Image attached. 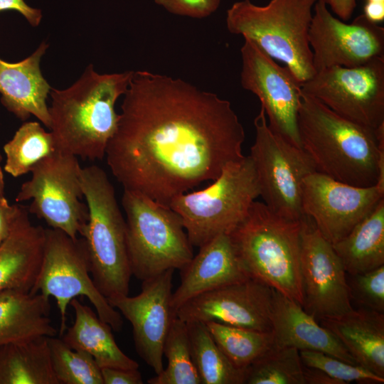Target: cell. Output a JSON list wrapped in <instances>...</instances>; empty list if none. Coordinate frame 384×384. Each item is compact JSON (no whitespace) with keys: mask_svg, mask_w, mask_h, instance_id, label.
Instances as JSON below:
<instances>
[{"mask_svg":"<svg viewBox=\"0 0 384 384\" xmlns=\"http://www.w3.org/2000/svg\"><path fill=\"white\" fill-rule=\"evenodd\" d=\"M121 111L107 165L124 190L162 205L244 156L230 102L182 79L134 71Z\"/></svg>","mask_w":384,"mask_h":384,"instance_id":"cell-1","label":"cell"},{"mask_svg":"<svg viewBox=\"0 0 384 384\" xmlns=\"http://www.w3.org/2000/svg\"><path fill=\"white\" fill-rule=\"evenodd\" d=\"M298 129L316 171L359 187L384 178V127L355 123L302 93Z\"/></svg>","mask_w":384,"mask_h":384,"instance_id":"cell-2","label":"cell"},{"mask_svg":"<svg viewBox=\"0 0 384 384\" xmlns=\"http://www.w3.org/2000/svg\"><path fill=\"white\" fill-rule=\"evenodd\" d=\"M134 71L100 74L89 65L70 87H51L50 133L57 151L101 160L119 119L114 110Z\"/></svg>","mask_w":384,"mask_h":384,"instance_id":"cell-3","label":"cell"},{"mask_svg":"<svg viewBox=\"0 0 384 384\" xmlns=\"http://www.w3.org/2000/svg\"><path fill=\"white\" fill-rule=\"evenodd\" d=\"M303 220V219H302ZM282 218L254 201L245 218L229 234L248 277L263 282L302 306V222Z\"/></svg>","mask_w":384,"mask_h":384,"instance_id":"cell-4","label":"cell"},{"mask_svg":"<svg viewBox=\"0 0 384 384\" xmlns=\"http://www.w3.org/2000/svg\"><path fill=\"white\" fill-rule=\"evenodd\" d=\"M83 196L88 208L85 240L93 282L107 299L129 295L132 276L126 221L105 171L96 165L82 168Z\"/></svg>","mask_w":384,"mask_h":384,"instance_id":"cell-5","label":"cell"},{"mask_svg":"<svg viewBox=\"0 0 384 384\" xmlns=\"http://www.w3.org/2000/svg\"><path fill=\"white\" fill-rule=\"evenodd\" d=\"M316 1L270 0L265 6L236 1L227 10L226 27L282 62L302 84L316 73L308 35Z\"/></svg>","mask_w":384,"mask_h":384,"instance_id":"cell-6","label":"cell"},{"mask_svg":"<svg viewBox=\"0 0 384 384\" xmlns=\"http://www.w3.org/2000/svg\"><path fill=\"white\" fill-rule=\"evenodd\" d=\"M208 187L173 198L169 207L181 218L192 246L230 234L247 216L260 196L256 171L250 156L228 164Z\"/></svg>","mask_w":384,"mask_h":384,"instance_id":"cell-7","label":"cell"},{"mask_svg":"<svg viewBox=\"0 0 384 384\" xmlns=\"http://www.w3.org/2000/svg\"><path fill=\"white\" fill-rule=\"evenodd\" d=\"M127 243L132 276L142 281L168 270H181L193 258L181 218L170 207L124 190Z\"/></svg>","mask_w":384,"mask_h":384,"instance_id":"cell-8","label":"cell"},{"mask_svg":"<svg viewBox=\"0 0 384 384\" xmlns=\"http://www.w3.org/2000/svg\"><path fill=\"white\" fill-rule=\"evenodd\" d=\"M31 292L55 299L61 336L67 328L68 306L78 297L87 298L99 318L113 331L122 329V316L110 304L93 282L82 238L74 239L60 230L46 228L42 263Z\"/></svg>","mask_w":384,"mask_h":384,"instance_id":"cell-9","label":"cell"},{"mask_svg":"<svg viewBox=\"0 0 384 384\" xmlns=\"http://www.w3.org/2000/svg\"><path fill=\"white\" fill-rule=\"evenodd\" d=\"M255 139L249 155L260 186V196L274 213L295 221L305 215L302 204L304 179L316 171L310 156L269 127L264 109L254 119Z\"/></svg>","mask_w":384,"mask_h":384,"instance_id":"cell-10","label":"cell"},{"mask_svg":"<svg viewBox=\"0 0 384 384\" xmlns=\"http://www.w3.org/2000/svg\"><path fill=\"white\" fill-rule=\"evenodd\" d=\"M81 169L77 156L55 151L35 165L15 201L32 200L27 206L29 213L76 239L82 236L89 216L87 203L81 201Z\"/></svg>","mask_w":384,"mask_h":384,"instance_id":"cell-11","label":"cell"},{"mask_svg":"<svg viewBox=\"0 0 384 384\" xmlns=\"http://www.w3.org/2000/svg\"><path fill=\"white\" fill-rule=\"evenodd\" d=\"M302 92L355 123L384 127V56L357 67L322 69L302 84Z\"/></svg>","mask_w":384,"mask_h":384,"instance_id":"cell-12","label":"cell"},{"mask_svg":"<svg viewBox=\"0 0 384 384\" xmlns=\"http://www.w3.org/2000/svg\"><path fill=\"white\" fill-rule=\"evenodd\" d=\"M244 40L240 49L242 87L258 97L270 128L302 148L298 129L302 83L287 66L279 65L255 43Z\"/></svg>","mask_w":384,"mask_h":384,"instance_id":"cell-13","label":"cell"},{"mask_svg":"<svg viewBox=\"0 0 384 384\" xmlns=\"http://www.w3.org/2000/svg\"><path fill=\"white\" fill-rule=\"evenodd\" d=\"M300 270L302 307L316 320L336 318L353 310L346 272L332 244L306 215L302 222Z\"/></svg>","mask_w":384,"mask_h":384,"instance_id":"cell-14","label":"cell"},{"mask_svg":"<svg viewBox=\"0 0 384 384\" xmlns=\"http://www.w3.org/2000/svg\"><path fill=\"white\" fill-rule=\"evenodd\" d=\"M383 199L384 178L374 186L359 187L314 171L303 181V212L331 244L346 236Z\"/></svg>","mask_w":384,"mask_h":384,"instance_id":"cell-15","label":"cell"},{"mask_svg":"<svg viewBox=\"0 0 384 384\" xmlns=\"http://www.w3.org/2000/svg\"><path fill=\"white\" fill-rule=\"evenodd\" d=\"M308 38L316 72L332 66L357 67L384 56L383 27L363 14L346 23L321 0L314 6Z\"/></svg>","mask_w":384,"mask_h":384,"instance_id":"cell-16","label":"cell"},{"mask_svg":"<svg viewBox=\"0 0 384 384\" xmlns=\"http://www.w3.org/2000/svg\"><path fill=\"white\" fill-rule=\"evenodd\" d=\"M168 270L142 281L141 292L107 299L132 326L135 349L156 375L164 370L163 347L176 313L172 308V278Z\"/></svg>","mask_w":384,"mask_h":384,"instance_id":"cell-17","label":"cell"},{"mask_svg":"<svg viewBox=\"0 0 384 384\" xmlns=\"http://www.w3.org/2000/svg\"><path fill=\"white\" fill-rule=\"evenodd\" d=\"M272 299V288L248 277L190 299L176 316L185 322L215 321L270 332Z\"/></svg>","mask_w":384,"mask_h":384,"instance_id":"cell-18","label":"cell"},{"mask_svg":"<svg viewBox=\"0 0 384 384\" xmlns=\"http://www.w3.org/2000/svg\"><path fill=\"white\" fill-rule=\"evenodd\" d=\"M199 248L180 270L181 282L171 299L176 313L200 294L250 277L239 262L229 234H220Z\"/></svg>","mask_w":384,"mask_h":384,"instance_id":"cell-19","label":"cell"},{"mask_svg":"<svg viewBox=\"0 0 384 384\" xmlns=\"http://www.w3.org/2000/svg\"><path fill=\"white\" fill-rule=\"evenodd\" d=\"M271 321L275 346L319 351L356 364L331 331L299 304L273 289Z\"/></svg>","mask_w":384,"mask_h":384,"instance_id":"cell-20","label":"cell"},{"mask_svg":"<svg viewBox=\"0 0 384 384\" xmlns=\"http://www.w3.org/2000/svg\"><path fill=\"white\" fill-rule=\"evenodd\" d=\"M48 48V44L42 42L31 55L16 63L0 58V93L1 104L17 118L25 121L32 114L49 129L46 99L51 87L40 69Z\"/></svg>","mask_w":384,"mask_h":384,"instance_id":"cell-21","label":"cell"},{"mask_svg":"<svg viewBox=\"0 0 384 384\" xmlns=\"http://www.w3.org/2000/svg\"><path fill=\"white\" fill-rule=\"evenodd\" d=\"M28 206L20 204L9 235L0 245V292H31L42 263L45 230L29 218Z\"/></svg>","mask_w":384,"mask_h":384,"instance_id":"cell-22","label":"cell"},{"mask_svg":"<svg viewBox=\"0 0 384 384\" xmlns=\"http://www.w3.org/2000/svg\"><path fill=\"white\" fill-rule=\"evenodd\" d=\"M343 345L356 364L384 377V313L362 307L321 320Z\"/></svg>","mask_w":384,"mask_h":384,"instance_id":"cell-23","label":"cell"},{"mask_svg":"<svg viewBox=\"0 0 384 384\" xmlns=\"http://www.w3.org/2000/svg\"><path fill=\"white\" fill-rule=\"evenodd\" d=\"M49 298L18 289L0 292V347L39 337L55 336Z\"/></svg>","mask_w":384,"mask_h":384,"instance_id":"cell-24","label":"cell"},{"mask_svg":"<svg viewBox=\"0 0 384 384\" xmlns=\"http://www.w3.org/2000/svg\"><path fill=\"white\" fill-rule=\"evenodd\" d=\"M70 305L74 310L75 320L62 335L67 345L90 353L100 368H139V363L119 348L108 324L77 298L73 299Z\"/></svg>","mask_w":384,"mask_h":384,"instance_id":"cell-25","label":"cell"},{"mask_svg":"<svg viewBox=\"0 0 384 384\" xmlns=\"http://www.w3.org/2000/svg\"><path fill=\"white\" fill-rule=\"evenodd\" d=\"M346 273H365L384 265V199L346 236L332 244Z\"/></svg>","mask_w":384,"mask_h":384,"instance_id":"cell-26","label":"cell"},{"mask_svg":"<svg viewBox=\"0 0 384 384\" xmlns=\"http://www.w3.org/2000/svg\"><path fill=\"white\" fill-rule=\"evenodd\" d=\"M0 384H58L48 337L1 346Z\"/></svg>","mask_w":384,"mask_h":384,"instance_id":"cell-27","label":"cell"},{"mask_svg":"<svg viewBox=\"0 0 384 384\" xmlns=\"http://www.w3.org/2000/svg\"><path fill=\"white\" fill-rule=\"evenodd\" d=\"M186 323L191 355L201 384H245L246 369L238 368L230 361L206 324Z\"/></svg>","mask_w":384,"mask_h":384,"instance_id":"cell-28","label":"cell"},{"mask_svg":"<svg viewBox=\"0 0 384 384\" xmlns=\"http://www.w3.org/2000/svg\"><path fill=\"white\" fill-rule=\"evenodd\" d=\"M3 149L6 156L4 170L13 177L31 172L40 161L57 151L50 132L37 122H24Z\"/></svg>","mask_w":384,"mask_h":384,"instance_id":"cell-29","label":"cell"},{"mask_svg":"<svg viewBox=\"0 0 384 384\" xmlns=\"http://www.w3.org/2000/svg\"><path fill=\"white\" fill-rule=\"evenodd\" d=\"M205 324L224 354L240 369H247L274 345L271 331H255L215 321Z\"/></svg>","mask_w":384,"mask_h":384,"instance_id":"cell-30","label":"cell"},{"mask_svg":"<svg viewBox=\"0 0 384 384\" xmlns=\"http://www.w3.org/2000/svg\"><path fill=\"white\" fill-rule=\"evenodd\" d=\"M163 355L167 366L148 380L149 384H201L194 365L189 342L187 324L176 317L166 337Z\"/></svg>","mask_w":384,"mask_h":384,"instance_id":"cell-31","label":"cell"},{"mask_svg":"<svg viewBox=\"0 0 384 384\" xmlns=\"http://www.w3.org/2000/svg\"><path fill=\"white\" fill-rule=\"evenodd\" d=\"M245 384H305L299 351L274 345L246 369Z\"/></svg>","mask_w":384,"mask_h":384,"instance_id":"cell-32","label":"cell"},{"mask_svg":"<svg viewBox=\"0 0 384 384\" xmlns=\"http://www.w3.org/2000/svg\"><path fill=\"white\" fill-rule=\"evenodd\" d=\"M48 343L58 384H103L101 368L90 353L73 349L55 336L48 337Z\"/></svg>","mask_w":384,"mask_h":384,"instance_id":"cell-33","label":"cell"},{"mask_svg":"<svg viewBox=\"0 0 384 384\" xmlns=\"http://www.w3.org/2000/svg\"><path fill=\"white\" fill-rule=\"evenodd\" d=\"M300 358L304 366L319 369L339 384L349 383H384V377L358 365L347 363L333 356L316 351H299Z\"/></svg>","mask_w":384,"mask_h":384,"instance_id":"cell-34","label":"cell"},{"mask_svg":"<svg viewBox=\"0 0 384 384\" xmlns=\"http://www.w3.org/2000/svg\"><path fill=\"white\" fill-rule=\"evenodd\" d=\"M348 285L351 299L364 308L384 313V265L351 275Z\"/></svg>","mask_w":384,"mask_h":384,"instance_id":"cell-35","label":"cell"},{"mask_svg":"<svg viewBox=\"0 0 384 384\" xmlns=\"http://www.w3.org/2000/svg\"><path fill=\"white\" fill-rule=\"evenodd\" d=\"M221 0H154L167 11L195 18L209 16L219 7Z\"/></svg>","mask_w":384,"mask_h":384,"instance_id":"cell-36","label":"cell"},{"mask_svg":"<svg viewBox=\"0 0 384 384\" xmlns=\"http://www.w3.org/2000/svg\"><path fill=\"white\" fill-rule=\"evenodd\" d=\"M103 384H142L143 379L138 369L101 368Z\"/></svg>","mask_w":384,"mask_h":384,"instance_id":"cell-37","label":"cell"},{"mask_svg":"<svg viewBox=\"0 0 384 384\" xmlns=\"http://www.w3.org/2000/svg\"><path fill=\"white\" fill-rule=\"evenodd\" d=\"M20 204H10L4 197L0 199V245L9 235Z\"/></svg>","mask_w":384,"mask_h":384,"instance_id":"cell-38","label":"cell"},{"mask_svg":"<svg viewBox=\"0 0 384 384\" xmlns=\"http://www.w3.org/2000/svg\"><path fill=\"white\" fill-rule=\"evenodd\" d=\"M10 10L19 12L32 26H38L41 21V11L29 6L24 0H0V12Z\"/></svg>","mask_w":384,"mask_h":384,"instance_id":"cell-39","label":"cell"},{"mask_svg":"<svg viewBox=\"0 0 384 384\" xmlns=\"http://www.w3.org/2000/svg\"><path fill=\"white\" fill-rule=\"evenodd\" d=\"M342 21H348L356 7L357 0H321Z\"/></svg>","mask_w":384,"mask_h":384,"instance_id":"cell-40","label":"cell"},{"mask_svg":"<svg viewBox=\"0 0 384 384\" xmlns=\"http://www.w3.org/2000/svg\"><path fill=\"white\" fill-rule=\"evenodd\" d=\"M305 384H339L323 371L304 366Z\"/></svg>","mask_w":384,"mask_h":384,"instance_id":"cell-41","label":"cell"},{"mask_svg":"<svg viewBox=\"0 0 384 384\" xmlns=\"http://www.w3.org/2000/svg\"><path fill=\"white\" fill-rule=\"evenodd\" d=\"M365 17L372 23H378L384 20V2L366 1L363 7Z\"/></svg>","mask_w":384,"mask_h":384,"instance_id":"cell-42","label":"cell"},{"mask_svg":"<svg viewBox=\"0 0 384 384\" xmlns=\"http://www.w3.org/2000/svg\"><path fill=\"white\" fill-rule=\"evenodd\" d=\"M1 161H2V156L0 153V199L4 197V187H5L4 176L3 168L1 166Z\"/></svg>","mask_w":384,"mask_h":384,"instance_id":"cell-43","label":"cell"},{"mask_svg":"<svg viewBox=\"0 0 384 384\" xmlns=\"http://www.w3.org/2000/svg\"><path fill=\"white\" fill-rule=\"evenodd\" d=\"M366 1L384 2V0H366Z\"/></svg>","mask_w":384,"mask_h":384,"instance_id":"cell-44","label":"cell"}]
</instances>
